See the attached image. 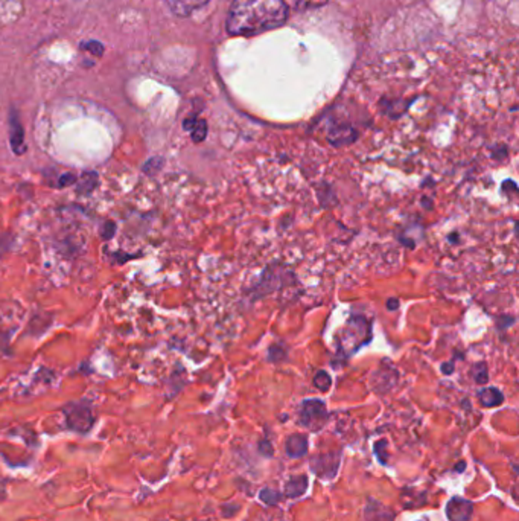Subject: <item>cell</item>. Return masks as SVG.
I'll return each mask as SVG.
<instances>
[{
	"label": "cell",
	"mask_w": 519,
	"mask_h": 521,
	"mask_svg": "<svg viewBox=\"0 0 519 521\" xmlns=\"http://www.w3.org/2000/svg\"><path fill=\"white\" fill-rule=\"evenodd\" d=\"M75 175L73 174H65L60 179V185L61 186H67V185H72V183H75Z\"/></svg>",
	"instance_id": "cell-23"
},
{
	"label": "cell",
	"mask_w": 519,
	"mask_h": 521,
	"mask_svg": "<svg viewBox=\"0 0 519 521\" xmlns=\"http://www.w3.org/2000/svg\"><path fill=\"white\" fill-rule=\"evenodd\" d=\"M340 467V454L326 453L314 457L311 468L320 478H332Z\"/></svg>",
	"instance_id": "cell-4"
},
{
	"label": "cell",
	"mask_w": 519,
	"mask_h": 521,
	"mask_svg": "<svg viewBox=\"0 0 519 521\" xmlns=\"http://www.w3.org/2000/svg\"><path fill=\"white\" fill-rule=\"evenodd\" d=\"M385 448H387V442H385V441L376 442L375 453H376L378 459H380L381 463H387V461H389V456H387V452H385Z\"/></svg>",
	"instance_id": "cell-19"
},
{
	"label": "cell",
	"mask_w": 519,
	"mask_h": 521,
	"mask_svg": "<svg viewBox=\"0 0 519 521\" xmlns=\"http://www.w3.org/2000/svg\"><path fill=\"white\" fill-rule=\"evenodd\" d=\"M387 308L390 309V311H395V309L399 308V300L396 298H391L387 300Z\"/></svg>",
	"instance_id": "cell-25"
},
{
	"label": "cell",
	"mask_w": 519,
	"mask_h": 521,
	"mask_svg": "<svg viewBox=\"0 0 519 521\" xmlns=\"http://www.w3.org/2000/svg\"><path fill=\"white\" fill-rule=\"evenodd\" d=\"M11 148L17 156H20V154H23L26 151L25 133L16 113L11 115Z\"/></svg>",
	"instance_id": "cell-9"
},
{
	"label": "cell",
	"mask_w": 519,
	"mask_h": 521,
	"mask_svg": "<svg viewBox=\"0 0 519 521\" xmlns=\"http://www.w3.org/2000/svg\"><path fill=\"white\" fill-rule=\"evenodd\" d=\"M362 335L371 337V325L367 319L361 315H354L349 320L346 329H343L338 335V349L346 351V354H354L360 349L362 344H366L367 339H362Z\"/></svg>",
	"instance_id": "cell-2"
},
{
	"label": "cell",
	"mask_w": 519,
	"mask_h": 521,
	"mask_svg": "<svg viewBox=\"0 0 519 521\" xmlns=\"http://www.w3.org/2000/svg\"><path fill=\"white\" fill-rule=\"evenodd\" d=\"M209 0H165V3L168 5L175 16L178 17H187L196 10H200L201 6H205Z\"/></svg>",
	"instance_id": "cell-8"
},
{
	"label": "cell",
	"mask_w": 519,
	"mask_h": 521,
	"mask_svg": "<svg viewBox=\"0 0 519 521\" xmlns=\"http://www.w3.org/2000/svg\"><path fill=\"white\" fill-rule=\"evenodd\" d=\"M308 489V477L306 476H294L285 485V494L288 498H297L303 496Z\"/></svg>",
	"instance_id": "cell-11"
},
{
	"label": "cell",
	"mask_w": 519,
	"mask_h": 521,
	"mask_svg": "<svg viewBox=\"0 0 519 521\" xmlns=\"http://www.w3.org/2000/svg\"><path fill=\"white\" fill-rule=\"evenodd\" d=\"M474 512V506L469 500L454 497L446 505V517L450 521H468L471 520Z\"/></svg>",
	"instance_id": "cell-5"
},
{
	"label": "cell",
	"mask_w": 519,
	"mask_h": 521,
	"mask_svg": "<svg viewBox=\"0 0 519 521\" xmlns=\"http://www.w3.org/2000/svg\"><path fill=\"white\" fill-rule=\"evenodd\" d=\"M356 131L349 125H338L329 130L327 133V142L332 146H346L349 144L355 142Z\"/></svg>",
	"instance_id": "cell-7"
},
{
	"label": "cell",
	"mask_w": 519,
	"mask_h": 521,
	"mask_svg": "<svg viewBox=\"0 0 519 521\" xmlns=\"http://www.w3.org/2000/svg\"><path fill=\"white\" fill-rule=\"evenodd\" d=\"M441 372H443V374H448V375L452 374V372H454V362L441 364Z\"/></svg>",
	"instance_id": "cell-24"
},
{
	"label": "cell",
	"mask_w": 519,
	"mask_h": 521,
	"mask_svg": "<svg viewBox=\"0 0 519 521\" xmlns=\"http://www.w3.org/2000/svg\"><path fill=\"white\" fill-rule=\"evenodd\" d=\"M162 162H163V159H160V157L150 159L148 162H146V165L143 166V171L148 173V174L157 173L160 170V168H162Z\"/></svg>",
	"instance_id": "cell-18"
},
{
	"label": "cell",
	"mask_w": 519,
	"mask_h": 521,
	"mask_svg": "<svg viewBox=\"0 0 519 521\" xmlns=\"http://www.w3.org/2000/svg\"><path fill=\"white\" fill-rule=\"evenodd\" d=\"M86 49H87V51H90V52H93L95 55H97V57H100V55H102V51H104L102 45L97 43V41H90V43L86 45Z\"/></svg>",
	"instance_id": "cell-20"
},
{
	"label": "cell",
	"mask_w": 519,
	"mask_h": 521,
	"mask_svg": "<svg viewBox=\"0 0 519 521\" xmlns=\"http://www.w3.org/2000/svg\"><path fill=\"white\" fill-rule=\"evenodd\" d=\"M300 424L310 428L312 432H319L323 428L327 421L326 406L321 399H305L299 410Z\"/></svg>",
	"instance_id": "cell-3"
},
{
	"label": "cell",
	"mask_w": 519,
	"mask_h": 521,
	"mask_svg": "<svg viewBox=\"0 0 519 521\" xmlns=\"http://www.w3.org/2000/svg\"><path fill=\"white\" fill-rule=\"evenodd\" d=\"M67 422L70 427L75 428V430L86 432L89 430L90 425H92L93 418L87 407L73 406L70 410H67Z\"/></svg>",
	"instance_id": "cell-6"
},
{
	"label": "cell",
	"mask_w": 519,
	"mask_h": 521,
	"mask_svg": "<svg viewBox=\"0 0 519 521\" xmlns=\"http://www.w3.org/2000/svg\"><path fill=\"white\" fill-rule=\"evenodd\" d=\"M478 399L483 407H496L503 404L504 397L500 390L495 389V387H486V389L478 392Z\"/></svg>",
	"instance_id": "cell-13"
},
{
	"label": "cell",
	"mask_w": 519,
	"mask_h": 521,
	"mask_svg": "<svg viewBox=\"0 0 519 521\" xmlns=\"http://www.w3.org/2000/svg\"><path fill=\"white\" fill-rule=\"evenodd\" d=\"M472 377L478 384H486L487 379H489V372H487L486 363L475 364L474 369H472Z\"/></svg>",
	"instance_id": "cell-17"
},
{
	"label": "cell",
	"mask_w": 519,
	"mask_h": 521,
	"mask_svg": "<svg viewBox=\"0 0 519 521\" xmlns=\"http://www.w3.org/2000/svg\"><path fill=\"white\" fill-rule=\"evenodd\" d=\"M314 386L317 387V389L321 390V392H327L329 389H331V386H332V378L329 377L327 372L319 370L317 374H315V377H314Z\"/></svg>",
	"instance_id": "cell-15"
},
{
	"label": "cell",
	"mask_w": 519,
	"mask_h": 521,
	"mask_svg": "<svg viewBox=\"0 0 519 521\" xmlns=\"http://www.w3.org/2000/svg\"><path fill=\"white\" fill-rule=\"evenodd\" d=\"M329 0H284V3L288 8L297 10V11H306L312 8H319V6L327 3Z\"/></svg>",
	"instance_id": "cell-14"
},
{
	"label": "cell",
	"mask_w": 519,
	"mask_h": 521,
	"mask_svg": "<svg viewBox=\"0 0 519 521\" xmlns=\"http://www.w3.org/2000/svg\"><path fill=\"white\" fill-rule=\"evenodd\" d=\"M286 17L284 0H233L226 26L231 35H256L282 26Z\"/></svg>",
	"instance_id": "cell-1"
},
{
	"label": "cell",
	"mask_w": 519,
	"mask_h": 521,
	"mask_svg": "<svg viewBox=\"0 0 519 521\" xmlns=\"http://www.w3.org/2000/svg\"><path fill=\"white\" fill-rule=\"evenodd\" d=\"M259 498H261V502L268 505V506H275L279 503L280 500V494L273 488H265L261 491V494H259Z\"/></svg>",
	"instance_id": "cell-16"
},
{
	"label": "cell",
	"mask_w": 519,
	"mask_h": 521,
	"mask_svg": "<svg viewBox=\"0 0 519 521\" xmlns=\"http://www.w3.org/2000/svg\"><path fill=\"white\" fill-rule=\"evenodd\" d=\"M286 454H288L290 457H294V459H297V457H301L305 456L306 452H308V439L306 436L303 434H292L288 438V441H286Z\"/></svg>",
	"instance_id": "cell-10"
},
{
	"label": "cell",
	"mask_w": 519,
	"mask_h": 521,
	"mask_svg": "<svg viewBox=\"0 0 519 521\" xmlns=\"http://www.w3.org/2000/svg\"><path fill=\"white\" fill-rule=\"evenodd\" d=\"M183 126L185 130L191 131L194 142H201V140H205L207 136V124L206 121H201V119H186Z\"/></svg>",
	"instance_id": "cell-12"
},
{
	"label": "cell",
	"mask_w": 519,
	"mask_h": 521,
	"mask_svg": "<svg viewBox=\"0 0 519 521\" xmlns=\"http://www.w3.org/2000/svg\"><path fill=\"white\" fill-rule=\"evenodd\" d=\"M115 229H116L115 223H107V224H105V228L102 229V238L104 239H108V238L113 236Z\"/></svg>",
	"instance_id": "cell-22"
},
{
	"label": "cell",
	"mask_w": 519,
	"mask_h": 521,
	"mask_svg": "<svg viewBox=\"0 0 519 521\" xmlns=\"http://www.w3.org/2000/svg\"><path fill=\"white\" fill-rule=\"evenodd\" d=\"M259 450H261V453L266 457L273 456V445L268 441H264V442L259 443Z\"/></svg>",
	"instance_id": "cell-21"
}]
</instances>
